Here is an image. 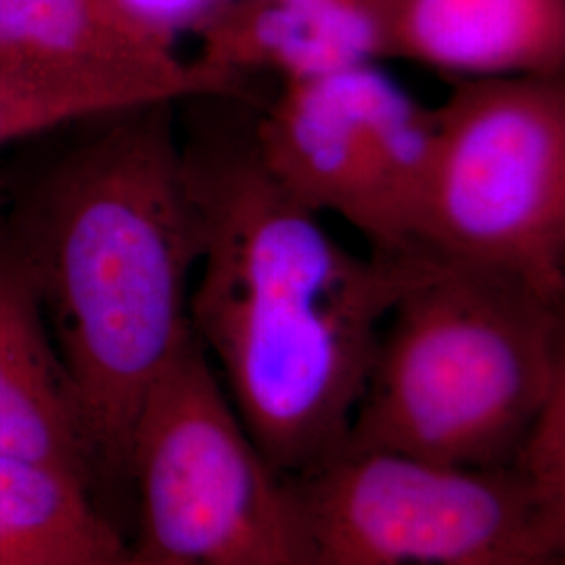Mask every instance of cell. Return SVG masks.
Segmentation results:
<instances>
[{
    "instance_id": "1",
    "label": "cell",
    "mask_w": 565,
    "mask_h": 565,
    "mask_svg": "<svg viewBox=\"0 0 565 565\" xmlns=\"http://www.w3.org/2000/svg\"><path fill=\"white\" fill-rule=\"evenodd\" d=\"M202 233L189 317L264 457L291 476L338 452L380 333L425 249H352L264 166L254 95L181 102Z\"/></svg>"
},
{
    "instance_id": "2",
    "label": "cell",
    "mask_w": 565,
    "mask_h": 565,
    "mask_svg": "<svg viewBox=\"0 0 565 565\" xmlns=\"http://www.w3.org/2000/svg\"><path fill=\"white\" fill-rule=\"evenodd\" d=\"M179 103L130 105L86 121L0 242L39 300L102 486L128 482L142 401L193 338L202 233Z\"/></svg>"
},
{
    "instance_id": "3",
    "label": "cell",
    "mask_w": 565,
    "mask_h": 565,
    "mask_svg": "<svg viewBox=\"0 0 565 565\" xmlns=\"http://www.w3.org/2000/svg\"><path fill=\"white\" fill-rule=\"evenodd\" d=\"M564 384V298L425 249L382 327L343 446L499 467Z\"/></svg>"
},
{
    "instance_id": "4",
    "label": "cell",
    "mask_w": 565,
    "mask_h": 565,
    "mask_svg": "<svg viewBox=\"0 0 565 565\" xmlns=\"http://www.w3.org/2000/svg\"><path fill=\"white\" fill-rule=\"evenodd\" d=\"M285 565H564L513 465L459 469L342 446L282 476Z\"/></svg>"
},
{
    "instance_id": "5",
    "label": "cell",
    "mask_w": 565,
    "mask_h": 565,
    "mask_svg": "<svg viewBox=\"0 0 565 565\" xmlns=\"http://www.w3.org/2000/svg\"><path fill=\"white\" fill-rule=\"evenodd\" d=\"M436 111L417 245L565 300V76L457 81Z\"/></svg>"
},
{
    "instance_id": "6",
    "label": "cell",
    "mask_w": 565,
    "mask_h": 565,
    "mask_svg": "<svg viewBox=\"0 0 565 565\" xmlns=\"http://www.w3.org/2000/svg\"><path fill=\"white\" fill-rule=\"evenodd\" d=\"M130 553L166 565H285L287 499L195 335L142 401L128 446Z\"/></svg>"
},
{
    "instance_id": "7",
    "label": "cell",
    "mask_w": 565,
    "mask_h": 565,
    "mask_svg": "<svg viewBox=\"0 0 565 565\" xmlns=\"http://www.w3.org/2000/svg\"><path fill=\"white\" fill-rule=\"evenodd\" d=\"M436 128V107L417 102L377 63L281 82L254 111V139L270 174L382 254L419 249Z\"/></svg>"
},
{
    "instance_id": "8",
    "label": "cell",
    "mask_w": 565,
    "mask_h": 565,
    "mask_svg": "<svg viewBox=\"0 0 565 565\" xmlns=\"http://www.w3.org/2000/svg\"><path fill=\"white\" fill-rule=\"evenodd\" d=\"M0 65L114 86L145 102L249 95L247 84L132 39L102 0H0Z\"/></svg>"
},
{
    "instance_id": "9",
    "label": "cell",
    "mask_w": 565,
    "mask_h": 565,
    "mask_svg": "<svg viewBox=\"0 0 565 565\" xmlns=\"http://www.w3.org/2000/svg\"><path fill=\"white\" fill-rule=\"evenodd\" d=\"M398 0H231L202 34L198 63L228 81H303L390 60Z\"/></svg>"
},
{
    "instance_id": "10",
    "label": "cell",
    "mask_w": 565,
    "mask_h": 565,
    "mask_svg": "<svg viewBox=\"0 0 565 565\" xmlns=\"http://www.w3.org/2000/svg\"><path fill=\"white\" fill-rule=\"evenodd\" d=\"M390 60L457 81L565 76V0H398Z\"/></svg>"
},
{
    "instance_id": "11",
    "label": "cell",
    "mask_w": 565,
    "mask_h": 565,
    "mask_svg": "<svg viewBox=\"0 0 565 565\" xmlns=\"http://www.w3.org/2000/svg\"><path fill=\"white\" fill-rule=\"evenodd\" d=\"M0 457L67 469L99 492L81 408L41 306L0 247Z\"/></svg>"
},
{
    "instance_id": "12",
    "label": "cell",
    "mask_w": 565,
    "mask_h": 565,
    "mask_svg": "<svg viewBox=\"0 0 565 565\" xmlns=\"http://www.w3.org/2000/svg\"><path fill=\"white\" fill-rule=\"evenodd\" d=\"M128 553L93 484L61 467L0 457V565H118Z\"/></svg>"
},
{
    "instance_id": "13",
    "label": "cell",
    "mask_w": 565,
    "mask_h": 565,
    "mask_svg": "<svg viewBox=\"0 0 565 565\" xmlns=\"http://www.w3.org/2000/svg\"><path fill=\"white\" fill-rule=\"evenodd\" d=\"M141 103L114 86L0 65V149Z\"/></svg>"
},
{
    "instance_id": "14",
    "label": "cell",
    "mask_w": 565,
    "mask_h": 565,
    "mask_svg": "<svg viewBox=\"0 0 565 565\" xmlns=\"http://www.w3.org/2000/svg\"><path fill=\"white\" fill-rule=\"evenodd\" d=\"M509 463L536 505L565 525V384L548 398Z\"/></svg>"
},
{
    "instance_id": "15",
    "label": "cell",
    "mask_w": 565,
    "mask_h": 565,
    "mask_svg": "<svg viewBox=\"0 0 565 565\" xmlns=\"http://www.w3.org/2000/svg\"><path fill=\"white\" fill-rule=\"evenodd\" d=\"M231 0H102L111 20L142 44L177 53L184 36H200Z\"/></svg>"
},
{
    "instance_id": "16",
    "label": "cell",
    "mask_w": 565,
    "mask_h": 565,
    "mask_svg": "<svg viewBox=\"0 0 565 565\" xmlns=\"http://www.w3.org/2000/svg\"><path fill=\"white\" fill-rule=\"evenodd\" d=\"M118 565H166V564H156V562H147V559H141V557H137V555H132V553H128L124 559H121Z\"/></svg>"
}]
</instances>
